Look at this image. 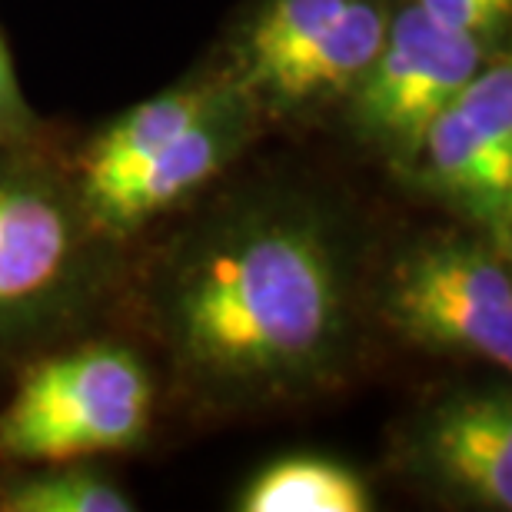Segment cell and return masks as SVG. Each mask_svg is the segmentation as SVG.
Masks as SVG:
<instances>
[{"instance_id":"7","label":"cell","mask_w":512,"mask_h":512,"mask_svg":"<svg viewBox=\"0 0 512 512\" xmlns=\"http://www.w3.org/2000/svg\"><path fill=\"white\" fill-rule=\"evenodd\" d=\"M419 476L476 509L512 506V399L506 389L439 399L409 443Z\"/></svg>"},{"instance_id":"11","label":"cell","mask_w":512,"mask_h":512,"mask_svg":"<svg viewBox=\"0 0 512 512\" xmlns=\"http://www.w3.org/2000/svg\"><path fill=\"white\" fill-rule=\"evenodd\" d=\"M373 506L370 483L326 456L276 459L237 496L240 512H366Z\"/></svg>"},{"instance_id":"9","label":"cell","mask_w":512,"mask_h":512,"mask_svg":"<svg viewBox=\"0 0 512 512\" xmlns=\"http://www.w3.org/2000/svg\"><path fill=\"white\" fill-rule=\"evenodd\" d=\"M389 14L393 7L386 0H346L340 14L320 30V37L303 54H296L263 87L253 90V107L260 114L293 117L330 100H346L373 57L380 54Z\"/></svg>"},{"instance_id":"12","label":"cell","mask_w":512,"mask_h":512,"mask_svg":"<svg viewBox=\"0 0 512 512\" xmlns=\"http://www.w3.org/2000/svg\"><path fill=\"white\" fill-rule=\"evenodd\" d=\"M343 4L346 0H263L240 30L227 77L250 97L276 70L303 54Z\"/></svg>"},{"instance_id":"2","label":"cell","mask_w":512,"mask_h":512,"mask_svg":"<svg viewBox=\"0 0 512 512\" xmlns=\"http://www.w3.org/2000/svg\"><path fill=\"white\" fill-rule=\"evenodd\" d=\"M104 243L74 177L30 140L0 147V360L77 320L100 286Z\"/></svg>"},{"instance_id":"6","label":"cell","mask_w":512,"mask_h":512,"mask_svg":"<svg viewBox=\"0 0 512 512\" xmlns=\"http://www.w3.org/2000/svg\"><path fill=\"white\" fill-rule=\"evenodd\" d=\"M256 127L260 110L233 80H227L220 97L163 150L114 180L77 190L90 227L104 240L133 237L150 220L170 213L210 180H217L250 147Z\"/></svg>"},{"instance_id":"13","label":"cell","mask_w":512,"mask_h":512,"mask_svg":"<svg viewBox=\"0 0 512 512\" xmlns=\"http://www.w3.org/2000/svg\"><path fill=\"white\" fill-rule=\"evenodd\" d=\"M4 512H130L133 499L87 459L40 463L0 493Z\"/></svg>"},{"instance_id":"4","label":"cell","mask_w":512,"mask_h":512,"mask_svg":"<svg viewBox=\"0 0 512 512\" xmlns=\"http://www.w3.org/2000/svg\"><path fill=\"white\" fill-rule=\"evenodd\" d=\"M153 419V380L124 343H84L30 366L0 413V456L60 463L124 453Z\"/></svg>"},{"instance_id":"10","label":"cell","mask_w":512,"mask_h":512,"mask_svg":"<svg viewBox=\"0 0 512 512\" xmlns=\"http://www.w3.org/2000/svg\"><path fill=\"white\" fill-rule=\"evenodd\" d=\"M227 80V74L190 77L110 120L77 157V173H70L74 187L90 190L153 157L220 97Z\"/></svg>"},{"instance_id":"1","label":"cell","mask_w":512,"mask_h":512,"mask_svg":"<svg viewBox=\"0 0 512 512\" xmlns=\"http://www.w3.org/2000/svg\"><path fill=\"white\" fill-rule=\"evenodd\" d=\"M150 316L177 383L203 406L313 396L343 380L356 350L353 233L316 193H243L173 243Z\"/></svg>"},{"instance_id":"3","label":"cell","mask_w":512,"mask_h":512,"mask_svg":"<svg viewBox=\"0 0 512 512\" xmlns=\"http://www.w3.org/2000/svg\"><path fill=\"white\" fill-rule=\"evenodd\" d=\"M376 313L423 353L512 363L509 250L479 230L426 233L399 247L376 283Z\"/></svg>"},{"instance_id":"14","label":"cell","mask_w":512,"mask_h":512,"mask_svg":"<svg viewBox=\"0 0 512 512\" xmlns=\"http://www.w3.org/2000/svg\"><path fill=\"white\" fill-rule=\"evenodd\" d=\"M436 24H443L459 34L483 40L489 47L506 30L512 17V0H416Z\"/></svg>"},{"instance_id":"8","label":"cell","mask_w":512,"mask_h":512,"mask_svg":"<svg viewBox=\"0 0 512 512\" xmlns=\"http://www.w3.org/2000/svg\"><path fill=\"white\" fill-rule=\"evenodd\" d=\"M396 170L413 187L456 210L473 230L486 233L489 240L509 250L512 167L489 157L453 104L426 127L416 150Z\"/></svg>"},{"instance_id":"15","label":"cell","mask_w":512,"mask_h":512,"mask_svg":"<svg viewBox=\"0 0 512 512\" xmlns=\"http://www.w3.org/2000/svg\"><path fill=\"white\" fill-rule=\"evenodd\" d=\"M34 133H37V117L30 114L24 90H20L14 74V60H10L4 34H0V147L4 143H24Z\"/></svg>"},{"instance_id":"5","label":"cell","mask_w":512,"mask_h":512,"mask_svg":"<svg viewBox=\"0 0 512 512\" xmlns=\"http://www.w3.org/2000/svg\"><path fill=\"white\" fill-rule=\"evenodd\" d=\"M486 57L483 40L436 24L416 0L393 10L380 54L346 94L356 140L403 167Z\"/></svg>"}]
</instances>
